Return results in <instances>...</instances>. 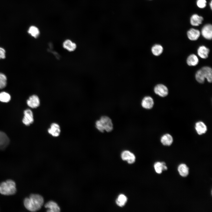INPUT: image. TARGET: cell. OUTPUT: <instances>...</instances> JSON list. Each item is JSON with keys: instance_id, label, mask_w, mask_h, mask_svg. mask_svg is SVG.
Masks as SVG:
<instances>
[{"instance_id": "13", "label": "cell", "mask_w": 212, "mask_h": 212, "mask_svg": "<svg viewBox=\"0 0 212 212\" xmlns=\"http://www.w3.org/2000/svg\"><path fill=\"white\" fill-rule=\"evenodd\" d=\"M45 208H47V211L52 212H59L60 208L57 204L53 201H50L45 205Z\"/></svg>"}, {"instance_id": "18", "label": "cell", "mask_w": 212, "mask_h": 212, "mask_svg": "<svg viewBox=\"0 0 212 212\" xmlns=\"http://www.w3.org/2000/svg\"><path fill=\"white\" fill-rule=\"evenodd\" d=\"M160 141L162 144L165 146H170L172 143L173 139L172 136L169 134L164 135L161 138Z\"/></svg>"}, {"instance_id": "8", "label": "cell", "mask_w": 212, "mask_h": 212, "mask_svg": "<svg viewBox=\"0 0 212 212\" xmlns=\"http://www.w3.org/2000/svg\"><path fill=\"white\" fill-rule=\"evenodd\" d=\"M201 34L204 38L206 39L210 40L212 38V26L208 24L205 25L202 28Z\"/></svg>"}, {"instance_id": "30", "label": "cell", "mask_w": 212, "mask_h": 212, "mask_svg": "<svg viewBox=\"0 0 212 212\" xmlns=\"http://www.w3.org/2000/svg\"><path fill=\"white\" fill-rule=\"evenodd\" d=\"M5 49L0 47V59H4L5 58Z\"/></svg>"}, {"instance_id": "19", "label": "cell", "mask_w": 212, "mask_h": 212, "mask_svg": "<svg viewBox=\"0 0 212 212\" xmlns=\"http://www.w3.org/2000/svg\"><path fill=\"white\" fill-rule=\"evenodd\" d=\"M203 19L202 16H199L197 14H194L191 18V24L193 26H198L202 24Z\"/></svg>"}, {"instance_id": "11", "label": "cell", "mask_w": 212, "mask_h": 212, "mask_svg": "<svg viewBox=\"0 0 212 212\" xmlns=\"http://www.w3.org/2000/svg\"><path fill=\"white\" fill-rule=\"evenodd\" d=\"M9 139L4 132L0 131V150L5 149L9 145Z\"/></svg>"}, {"instance_id": "5", "label": "cell", "mask_w": 212, "mask_h": 212, "mask_svg": "<svg viewBox=\"0 0 212 212\" xmlns=\"http://www.w3.org/2000/svg\"><path fill=\"white\" fill-rule=\"evenodd\" d=\"M24 116L22 120L23 123L26 126H29L34 122L33 113L29 109H27L24 112Z\"/></svg>"}, {"instance_id": "21", "label": "cell", "mask_w": 212, "mask_h": 212, "mask_svg": "<svg viewBox=\"0 0 212 212\" xmlns=\"http://www.w3.org/2000/svg\"><path fill=\"white\" fill-rule=\"evenodd\" d=\"M154 168L156 173L158 174H161L163 170H166L167 169L165 163L158 162L155 163L154 165Z\"/></svg>"}, {"instance_id": "14", "label": "cell", "mask_w": 212, "mask_h": 212, "mask_svg": "<svg viewBox=\"0 0 212 212\" xmlns=\"http://www.w3.org/2000/svg\"><path fill=\"white\" fill-rule=\"evenodd\" d=\"M188 38L192 41H195L198 39L200 35V32L198 30L193 28L190 29L187 32Z\"/></svg>"}, {"instance_id": "28", "label": "cell", "mask_w": 212, "mask_h": 212, "mask_svg": "<svg viewBox=\"0 0 212 212\" xmlns=\"http://www.w3.org/2000/svg\"><path fill=\"white\" fill-rule=\"evenodd\" d=\"M7 84V78L4 74L0 73V89L4 88Z\"/></svg>"}, {"instance_id": "20", "label": "cell", "mask_w": 212, "mask_h": 212, "mask_svg": "<svg viewBox=\"0 0 212 212\" xmlns=\"http://www.w3.org/2000/svg\"><path fill=\"white\" fill-rule=\"evenodd\" d=\"M198 57L194 54L189 55L186 60L187 63L189 66H196L198 64Z\"/></svg>"}, {"instance_id": "1", "label": "cell", "mask_w": 212, "mask_h": 212, "mask_svg": "<svg viewBox=\"0 0 212 212\" xmlns=\"http://www.w3.org/2000/svg\"><path fill=\"white\" fill-rule=\"evenodd\" d=\"M44 203L43 197L40 195L36 194H31L29 197L25 198L24 200L25 208L32 212L36 211L39 210Z\"/></svg>"}, {"instance_id": "9", "label": "cell", "mask_w": 212, "mask_h": 212, "mask_svg": "<svg viewBox=\"0 0 212 212\" xmlns=\"http://www.w3.org/2000/svg\"><path fill=\"white\" fill-rule=\"evenodd\" d=\"M62 46L64 49L69 52L74 51L77 48L76 43L69 39L65 40L63 42Z\"/></svg>"}, {"instance_id": "15", "label": "cell", "mask_w": 212, "mask_h": 212, "mask_svg": "<svg viewBox=\"0 0 212 212\" xmlns=\"http://www.w3.org/2000/svg\"><path fill=\"white\" fill-rule=\"evenodd\" d=\"M209 51L208 48L204 45H202L198 48L197 54L201 58L206 59L208 57Z\"/></svg>"}, {"instance_id": "16", "label": "cell", "mask_w": 212, "mask_h": 212, "mask_svg": "<svg viewBox=\"0 0 212 212\" xmlns=\"http://www.w3.org/2000/svg\"><path fill=\"white\" fill-rule=\"evenodd\" d=\"M195 128L197 132L199 135L205 133L207 131L206 126L202 121L197 122L195 124Z\"/></svg>"}, {"instance_id": "12", "label": "cell", "mask_w": 212, "mask_h": 212, "mask_svg": "<svg viewBox=\"0 0 212 212\" xmlns=\"http://www.w3.org/2000/svg\"><path fill=\"white\" fill-rule=\"evenodd\" d=\"M141 105L144 108L150 109L153 107L154 102L153 98L149 96L144 97L142 100Z\"/></svg>"}, {"instance_id": "22", "label": "cell", "mask_w": 212, "mask_h": 212, "mask_svg": "<svg viewBox=\"0 0 212 212\" xmlns=\"http://www.w3.org/2000/svg\"><path fill=\"white\" fill-rule=\"evenodd\" d=\"M178 170L180 175L182 177H186L189 174V168L185 164H180L178 167Z\"/></svg>"}, {"instance_id": "3", "label": "cell", "mask_w": 212, "mask_h": 212, "mask_svg": "<svg viewBox=\"0 0 212 212\" xmlns=\"http://www.w3.org/2000/svg\"><path fill=\"white\" fill-rule=\"evenodd\" d=\"M16 188L15 182L8 179L0 183V193L4 195L9 196L15 194Z\"/></svg>"}, {"instance_id": "7", "label": "cell", "mask_w": 212, "mask_h": 212, "mask_svg": "<svg viewBox=\"0 0 212 212\" xmlns=\"http://www.w3.org/2000/svg\"><path fill=\"white\" fill-rule=\"evenodd\" d=\"M121 157L123 160L127 161L129 164L133 163L135 160L134 154L128 150L123 151L121 153Z\"/></svg>"}, {"instance_id": "2", "label": "cell", "mask_w": 212, "mask_h": 212, "mask_svg": "<svg viewBox=\"0 0 212 212\" xmlns=\"http://www.w3.org/2000/svg\"><path fill=\"white\" fill-rule=\"evenodd\" d=\"M95 127L100 132H103L105 131L110 132L113 129V125L111 119L106 116H102L95 122Z\"/></svg>"}, {"instance_id": "6", "label": "cell", "mask_w": 212, "mask_h": 212, "mask_svg": "<svg viewBox=\"0 0 212 212\" xmlns=\"http://www.w3.org/2000/svg\"><path fill=\"white\" fill-rule=\"evenodd\" d=\"M27 104L31 108H35L39 106L40 100L37 95H34L29 97L27 101Z\"/></svg>"}, {"instance_id": "24", "label": "cell", "mask_w": 212, "mask_h": 212, "mask_svg": "<svg viewBox=\"0 0 212 212\" xmlns=\"http://www.w3.org/2000/svg\"><path fill=\"white\" fill-rule=\"evenodd\" d=\"M28 33L32 37L35 38H37L40 35V31L38 28L35 26H31L28 30Z\"/></svg>"}, {"instance_id": "4", "label": "cell", "mask_w": 212, "mask_h": 212, "mask_svg": "<svg viewBox=\"0 0 212 212\" xmlns=\"http://www.w3.org/2000/svg\"><path fill=\"white\" fill-rule=\"evenodd\" d=\"M154 91L155 94L162 97L167 96L168 93V88L162 84L156 85L154 88Z\"/></svg>"}, {"instance_id": "26", "label": "cell", "mask_w": 212, "mask_h": 212, "mask_svg": "<svg viewBox=\"0 0 212 212\" xmlns=\"http://www.w3.org/2000/svg\"><path fill=\"white\" fill-rule=\"evenodd\" d=\"M195 78L198 82L200 83L204 82L205 78L201 69L198 70L196 72Z\"/></svg>"}, {"instance_id": "31", "label": "cell", "mask_w": 212, "mask_h": 212, "mask_svg": "<svg viewBox=\"0 0 212 212\" xmlns=\"http://www.w3.org/2000/svg\"><path fill=\"white\" fill-rule=\"evenodd\" d=\"M210 6L211 9H212V1H211V3L210 4Z\"/></svg>"}, {"instance_id": "10", "label": "cell", "mask_w": 212, "mask_h": 212, "mask_svg": "<svg viewBox=\"0 0 212 212\" xmlns=\"http://www.w3.org/2000/svg\"><path fill=\"white\" fill-rule=\"evenodd\" d=\"M48 132L53 137H58L61 132L60 126L57 123H52L50 125V127L48 129Z\"/></svg>"}, {"instance_id": "29", "label": "cell", "mask_w": 212, "mask_h": 212, "mask_svg": "<svg viewBox=\"0 0 212 212\" xmlns=\"http://www.w3.org/2000/svg\"><path fill=\"white\" fill-rule=\"evenodd\" d=\"M206 0H198L197 1V5L198 7L203 8L206 7Z\"/></svg>"}, {"instance_id": "27", "label": "cell", "mask_w": 212, "mask_h": 212, "mask_svg": "<svg viewBox=\"0 0 212 212\" xmlns=\"http://www.w3.org/2000/svg\"><path fill=\"white\" fill-rule=\"evenodd\" d=\"M11 99L10 95L5 92L0 93V101L4 102H7Z\"/></svg>"}, {"instance_id": "23", "label": "cell", "mask_w": 212, "mask_h": 212, "mask_svg": "<svg viewBox=\"0 0 212 212\" xmlns=\"http://www.w3.org/2000/svg\"><path fill=\"white\" fill-rule=\"evenodd\" d=\"M163 47L159 44H155L151 47V51L153 55L158 56L160 55L163 51Z\"/></svg>"}, {"instance_id": "25", "label": "cell", "mask_w": 212, "mask_h": 212, "mask_svg": "<svg viewBox=\"0 0 212 212\" xmlns=\"http://www.w3.org/2000/svg\"><path fill=\"white\" fill-rule=\"evenodd\" d=\"M127 201V197L124 195L121 194L118 196L116 200V202L118 206L122 207L125 205Z\"/></svg>"}, {"instance_id": "17", "label": "cell", "mask_w": 212, "mask_h": 212, "mask_svg": "<svg viewBox=\"0 0 212 212\" xmlns=\"http://www.w3.org/2000/svg\"><path fill=\"white\" fill-rule=\"evenodd\" d=\"M205 79L210 83L212 81V70L211 68L208 66H204L201 69Z\"/></svg>"}]
</instances>
